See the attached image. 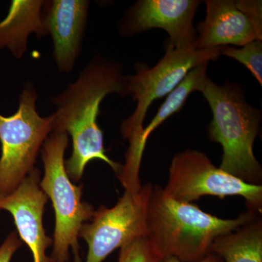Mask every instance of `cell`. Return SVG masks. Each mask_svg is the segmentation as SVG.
<instances>
[{"mask_svg":"<svg viewBox=\"0 0 262 262\" xmlns=\"http://www.w3.org/2000/svg\"><path fill=\"white\" fill-rule=\"evenodd\" d=\"M112 94L127 96V77L118 63L98 56L85 66L75 82L52 99L57 107L53 114V131L72 137V153L65 166L75 182L80 180L87 164L95 159L108 164L117 174L121 171L122 165L106 155L103 132L97 122L101 101Z\"/></svg>","mask_w":262,"mask_h":262,"instance_id":"cell-1","label":"cell"},{"mask_svg":"<svg viewBox=\"0 0 262 262\" xmlns=\"http://www.w3.org/2000/svg\"><path fill=\"white\" fill-rule=\"evenodd\" d=\"M260 213L248 210L232 220L218 218L196 205L172 199L153 185L146 212V237L163 258L200 261L219 236L233 232Z\"/></svg>","mask_w":262,"mask_h":262,"instance_id":"cell-2","label":"cell"},{"mask_svg":"<svg viewBox=\"0 0 262 262\" xmlns=\"http://www.w3.org/2000/svg\"><path fill=\"white\" fill-rule=\"evenodd\" d=\"M201 92L213 116L208 136L223 149L220 168L243 182L261 185L262 168L253 152L261 112L246 101L242 90L235 84L218 85L208 78Z\"/></svg>","mask_w":262,"mask_h":262,"instance_id":"cell-3","label":"cell"},{"mask_svg":"<svg viewBox=\"0 0 262 262\" xmlns=\"http://www.w3.org/2000/svg\"><path fill=\"white\" fill-rule=\"evenodd\" d=\"M222 48L201 50L176 48L168 43L163 58L155 67H139L135 75L127 77V95L137 105L129 118L124 120L121 131L129 141L122 174L127 178L139 177L143 152L140 141L146 113L155 100L168 96L194 67L203 62L215 61L222 56Z\"/></svg>","mask_w":262,"mask_h":262,"instance_id":"cell-4","label":"cell"},{"mask_svg":"<svg viewBox=\"0 0 262 262\" xmlns=\"http://www.w3.org/2000/svg\"><path fill=\"white\" fill-rule=\"evenodd\" d=\"M68 146V134L53 131L40 151L45 173L39 186L51 199L56 216L50 256L53 262L68 261L70 249L75 262H81L79 233L96 211L91 203L82 201V185H75L66 170L64 155Z\"/></svg>","mask_w":262,"mask_h":262,"instance_id":"cell-5","label":"cell"},{"mask_svg":"<svg viewBox=\"0 0 262 262\" xmlns=\"http://www.w3.org/2000/svg\"><path fill=\"white\" fill-rule=\"evenodd\" d=\"M37 99L34 86L27 84L19 96L16 113L0 115V196L14 192L35 168L38 155L53 131V115L41 117Z\"/></svg>","mask_w":262,"mask_h":262,"instance_id":"cell-6","label":"cell"},{"mask_svg":"<svg viewBox=\"0 0 262 262\" xmlns=\"http://www.w3.org/2000/svg\"><path fill=\"white\" fill-rule=\"evenodd\" d=\"M163 189L172 199L186 203L204 196H243L248 210L262 212V185L248 184L227 173L196 150L187 149L173 157Z\"/></svg>","mask_w":262,"mask_h":262,"instance_id":"cell-7","label":"cell"},{"mask_svg":"<svg viewBox=\"0 0 262 262\" xmlns=\"http://www.w3.org/2000/svg\"><path fill=\"white\" fill-rule=\"evenodd\" d=\"M152 186L142 185L135 192L125 191L115 206L100 207L91 222L82 225L79 237L89 246L86 262H103L117 248L146 236V212Z\"/></svg>","mask_w":262,"mask_h":262,"instance_id":"cell-8","label":"cell"},{"mask_svg":"<svg viewBox=\"0 0 262 262\" xmlns=\"http://www.w3.org/2000/svg\"><path fill=\"white\" fill-rule=\"evenodd\" d=\"M200 5L196 0H141L127 12L120 32L130 36L162 29L168 32L174 48H195L193 19Z\"/></svg>","mask_w":262,"mask_h":262,"instance_id":"cell-9","label":"cell"},{"mask_svg":"<svg viewBox=\"0 0 262 262\" xmlns=\"http://www.w3.org/2000/svg\"><path fill=\"white\" fill-rule=\"evenodd\" d=\"M40 171L33 168L14 192L0 196V211L13 215L22 242L28 246L34 262H53L46 255L53 239L46 235L43 226V213L48 196L39 186Z\"/></svg>","mask_w":262,"mask_h":262,"instance_id":"cell-10","label":"cell"},{"mask_svg":"<svg viewBox=\"0 0 262 262\" xmlns=\"http://www.w3.org/2000/svg\"><path fill=\"white\" fill-rule=\"evenodd\" d=\"M89 7L87 0L43 2V24L51 36L53 58L61 73L72 72L80 56Z\"/></svg>","mask_w":262,"mask_h":262,"instance_id":"cell-11","label":"cell"},{"mask_svg":"<svg viewBox=\"0 0 262 262\" xmlns=\"http://www.w3.org/2000/svg\"><path fill=\"white\" fill-rule=\"evenodd\" d=\"M206 16L198 25L196 49L242 46L259 39L252 24L232 0H207Z\"/></svg>","mask_w":262,"mask_h":262,"instance_id":"cell-12","label":"cell"},{"mask_svg":"<svg viewBox=\"0 0 262 262\" xmlns=\"http://www.w3.org/2000/svg\"><path fill=\"white\" fill-rule=\"evenodd\" d=\"M42 0H13L8 15L0 21V51L7 48L20 59L27 51L29 36L48 35L42 17Z\"/></svg>","mask_w":262,"mask_h":262,"instance_id":"cell-13","label":"cell"},{"mask_svg":"<svg viewBox=\"0 0 262 262\" xmlns=\"http://www.w3.org/2000/svg\"><path fill=\"white\" fill-rule=\"evenodd\" d=\"M210 252L225 262H262V220L258 215L229 233L219 236Z\"/></svg>","mask_w":262,"mask_h":262,"instance_id":"cell-14","label":"cell"},{"mask_svg":"<svg viewBox=\"0 0 262 262\" xmlns=\"http://www.w3.org/2000/svg\"><path fill=\"white\" fill-rule=\"evenodd\" d=\"M221 54L244 64L254 76L260 85L262 84V42L259 39L252 41L242 46L235 48L230 46L222 48Z\"/></svg>","mask_w":262,"mask_h":262,"instance_id":"cell-15","label":"cell"},{"mask_svg":"<svg viewBox=\"0 0 262 262\" xmlns=\"http://www.w3.org/2000/svg\"><path fill=\"white\" fill-rule=\"evenodd\" d=\"M163 260L146 236H141L120 248L118 262H163Z\"/></svg>","mask_w":262,"mask_h":262,"instance_id":"cell-16","label":"cell"},{"mask_svg":"<svg viewBox=\"0 0 262 262\" xmlns=\"http://www.w3.org/2000/svg\"><path fill=\"white\" fill-rule=\"evenodd\" d=\"M237 8L250 20L262 39V2L261 0H238L234 1Z\"/></svg>","mask_w":262,"mask_h":262,"instance_id":"cell-17","label":"cell"},{"mask_svg":"<svg viewBox=\"0 0 262 262\" xmlns=\"http://www.w3.org/2000/svg\"><path fill=\"white\" fill-rule=\"evenodd\" d=\"M22 246L18 233L13 231L0 246V262H10L14 253Z\"/></svg>","mask_w":262,"mask_h":262,"instance_id":"cell-18","label":"cell"},{"mask_svg":"<svg viewBox=\"0 0 262 262\" xmlns=\"http://www.w3.org/2000/svg\"><path fill=\"white\" fill-rule=\"evenodd\" d=\"M163 262H184L179 261L177 258L173 257H169L164 258ZM196 262H225L222 258L218 255L213 253H208L205 257L202 258L200 261Z\"/></svg>","mask_w":262,"mask_h":262,"instance_id":"cell-19","label":"cell"}]
</instances>
